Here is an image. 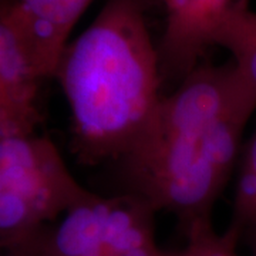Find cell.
<instances>
[{
    "label": "cell",
    "mask_w": 256,
    "mask_h": 256,
    "mask_svg": "<svg viewBox=\"0 0 256 256\" xmlns=\"http://www.w3.org/2000/svg\"><path fill=\"white\" fill-rule=\"evenodd\" d=\"M246 235L250 239V245H252V255L256 256V225H254L252 228L246 232Z\"/></svg>",
    "instance_id": "cell-12"
},
{
    "label": "cell",
    "mask_w": 256,
    "mask_h": 256,
    "mask_svg": "<svg viewBox=\"0 0 256 256\" xmlns=\"http://www.w3.org/2000/svg\"><path fill=\"white\" fill-rule=\"evenodd\" d=\"M90 192L40 130L0 126V246H16Z\"/></svg>",
    "instance_id": "cell-3"
},
{
    "label": "cell",
    "mask_w": 256,
    "mask_h": 256,
    "mask_svg": "<svg viewBox=\"0 0 256 256\" xmlns=\"http://www.w3.org/2000/svg\"><path fill=\"white\" fill-rule=\"evenodd\" d=\"M256 88L232 62L202 64L164 92L146 128L118 162L127 191L184 229L210 220L236 171Z\"/></svg>",
    "instance_id": "cell-1"
},
{
    "label": "cell",
    "mask_w": 256,
    "mask_h": 256,
    "mask_svg": "<svg viewBox=\"0 0 256 256\" xmlns=\"http://www.w3.org/2000/svg\"><path fill=\"white\" fill-rule=\"evenodd\" d=\"M225 48L232 63L256 88V12L249 0L236 3L222 18L212 34V47Z\"/></svg>",
    "instance_id": "cell-8"
},
{
    "label": "cell",
    "mask_w": 256,
    "mask_h": 256,
    "mask_svg": "<svg viewBox=\"0 0 256 256\" xmlns=\"http://www.w3.org/2000/svg\"><path fill=\"white\" fill-rule=\"evenodd\" d=\"M235 172L232 214L226 230L240 239L256 225V130L242 146Z\"/></svg>",
    "instance_id": "cell-9"
},
{
    "label": "cell",
    "mask_w": 256,
    "mask_h": 256,
    "mask_svg": "<svg viewBox=\"0 0 256 256\" xmlns=\"http://www.w3.org/2000/svg\"><path fill=\"white\" fill-rule=\"evenodd\" d=\"M53 80L70 111L77 161L118 162L164 96L160 50L141 0H107L92 24L68 42Z\"/></svg>",
    "instance_id": "cell-2"
},
{
    "label": "cell",
    "mask_w": 256,
    "mask_h": 256,
    "mask_svg": "<svg viewBox=\"0 0 256 256\" xmlns=\"http://www.w3.org/2000/svg\"><path fill=\"white\" fill-rule=\"evenodd\" d=\"M94 0H0L43 82L53 80L70 34Z\"/></svg>",
    "instance_id": "cell-5"
},
{
    "label": "cell",
    "mask_w": 256,
    "mask_h": 256,
    "mask_svg": "<svg viewBox=\"0 0 256 256\" xmlns=\"http://www.w3.org/2000/svg\"><path fill=\"white\" fill-rule=\"evenodd\" d=\"M43 80L0 8V126L40 130Z\"/></svg>",
    "instance_id": "cell-7"
},
{
    "label": "cell",
    "mask_w": 256,
    "mask_h": 256,
    "mask_svg": "<svg viewBox=\"0 0 256 256\" xmlns=\"http://www.w3.org/2000/svg\"><path fill=\"white\" fill-rule=\"evenodd\" d=\"M0 256H12V254H10L9 250H6L4 248L0 246Z\"/></svg>",
    "instance_id": "cell-13"
},
{
    "label": "cell",
    "mask_w": 256,
    "mask_h": 256,
    "mask_svg": "<svg viewBox=\"0 0 256 256\" xmlns=\"http://www.w3.org/2000/svg\"><path fill=\"white\" fill-rule=\"evenodd\" d=\"M156 212L132 192L87 196L42 225L12 256H170L156 245Z\"/></svg>",
    "instance_id": "cell-4"
},
{
    "label": "cell",
    "mask_w": 256,
    "mask_h": 256,
    "mask_svg": "<svg viewBox=\"0 0 256 256\" xmlns=\"http://www.w3.org/2000/svg\"><path fill=\"white\" fill-rule=\"evenodd\" d=\"M170 256H200V245L194 235H186V245L181 250H172Z\"/></svg>",
    "instance_id": "cell-11"
},
{
    "label": "cell",
    "mask_w": 256,
    "mask_h": 256,
    "mask_svg": "<svg viewBox=\"0 0 256 256\" xmlns=\"http://www.w3.org/2000/svg\"><path fill=\"white\" fill-rule=\"evenodd\" d=\"M165 28L160 50L162 76L184 80L212 47L222 18L242 0H161Z\"/></svg>",
    "instance_id": "cell-6"
},
{
    "label": "cell",
    "mask_w": 256,
    "mask_h": 256,
    "mask_svg": "<svg viewBox=\"0 0 256 256\" xmlns=\"http://www.w3.org/2000/svg\"><path fill=\"white\" fill-rule=\"evenodd\" d=\"M186 235H194L200 245V256H238L236 246L240 239L229 232L218 234L212 220H205L185 230Z\"/></svg>",
    "instance_id": "cell-10"
}]
</instances>
